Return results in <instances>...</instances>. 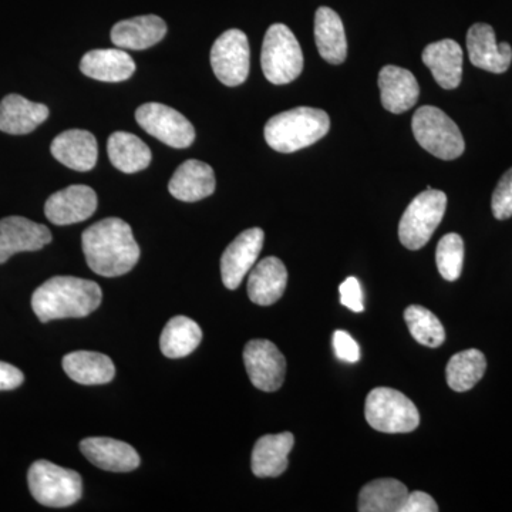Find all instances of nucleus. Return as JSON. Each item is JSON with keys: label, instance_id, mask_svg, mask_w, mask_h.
<instances>
[{"label": "nucleus", "instance_id": "f257e3e1", "mask_svg": "<svg viewBox=\"0 0 512 512\" xmlns=\"http://www.w3.org/2000/svg\"><path fill=\"white\" fill-rule=\"evenodd\" d=\"M82 247L87 265L104 278L128 274L140 259L133 231L120 218H106L87 228L82 235Z\"/></svg>", "mask_w": 512, "mask_h": 512}, {"label": "nucleus", "instance_id": "f03ea898", "mask_svg": "<svg viewBox=\"0 0 512 512\" xmlns=\"http://www.w3.org/2000/svg\"><path fill=\"white\" fill-rule=\"evenodd\" d=\"M103 292L96 282L74 276H55L39 286L32 296V308L40 322L84 318L99 308Z\"/></svg>", "mask_w": 512, "mask_h": 512}, {"label": "nucleus", "instance_id": "7ed1b4c3", "mask_svg": "<svg viewBox=\"0 0 512 512\" xmlns=\"http://www.w3.org/2000/svg\"><path fill=\"white\" fill-rule=\"evenodd\" d=\"M328 113L313 107H298L276 114L265 126V140L278 153H295L318 143L328 134Z\"/></svg>", "mask_w": 512, "mask_h": 512}, {"label": "nucleus", "instance_id": "20e7f679", "mask_svg": "<svg viewBox=\"0 0 512 512\" xmlns=\"http://www.w3.org/2000/svg\"><path fill=\"white\" fill-rule=\"evenodd\" d=\"M412 128L417 143L440 160H456L463 156V134L443 110L423 106L414 113Z\"/></svg>", "mask_w": 512, "mask_h": 512}, {"label": "nucleus", "instance_id": "39448f33", "mask_svg": "<svg viewBox=\"0 0 512 512\" xmlns=\"http://www.w3.org/2000/svg\"><path fill=\"white\" fill-rule=\"evenodd\" d=\"M28 483L33 498L45 507H70L83 494V481L79 473L47 460L35 461L30 466Z\"/></svg>", "mask_w": 512, "mask_h": 512}, {"label": "nucleus", "instance_id": "423d86ee", "mask_svg": "<svg viewBox=\"0 0 512 512\" xmlns=\"http://www.w3.org/2000/svg\"><path fill=\"white\" fill-rule=\"evenodd\" d=\"M365 416L370 427L380 433H412L420 424V413L412 400L390 387H377L369 393Z\"/></svg>", "mask_w": 512, "mask_h": 512}, {"label": "nucleus", "instance_id": "0eeeda50", "mask_svg": "<svg viewBox=\"0 0 512 512\" xmlns=\"http://www.w3.org/2000/svg\"><path fill=\"white\" fill-rule=\"evenodd\" d=\"M261 64L266 79L278 86L291 83L301 76L303 70L301 45L288 26L275 23L266 30Z\"/></svg>", "mask_w": 512, "mask_h": 512}, {"label": "nucleus", "instance_id": "6e6552de", "mask_svg": "<svg viewBox=\"0 0 512 512\" xmlns=\"http://www.w3.org/2000/svg\"><path fill=\"white\" fill-rule=\"evenodd\" d=\"M446 208L447 195L443 191L431 190L429 187L417 195L400 220L399 238L404 247L410 251L426 247L443 221Z\"/></svg>", "mask_w": 512, "mask_h": 512}, {"label": "nucleus", "instance_id": "1a4fd4ad", "mask_svg": "<svg viewBox=\"0 0 512 512\" xmlns=\"http://www.w3.org/2000/svg\"><path fill=\"white\" fill-rule=\"evenodd\" d=\"M211 66L215 76L225 86L235 87L244 83L251 66L247 35L238 29L222 33L212 45Z\"/></svg>", "mask_w": 512, "mask_h": 512}, {"label": "nucleus", "instance_id": "9d476101", "mask_svg": "<svg viewBox=\"0 0 512 512\" xmlns=\"http://www.w3.org/2000/svg\"><path fill=\"white\" fill-rule=\"evenodd\" d=\"M136 120L146 133L173 148L190 147L195 140L194 126L173 107L146 103L138 107Z\"/></svg>", "mask_w": 512, "mask_h": 512}, {"label": "nucleus", "instance_id": "9b49d317", "mask_svg": "<svg viewBox=\"0 0 512 512\" xmlns=\"http://www.w3.org/2000/svg\"><path fill=\"white\" fill-rule=\"evenodd\" d=\"M244 363L249 380L262 392H276L284 384L286 373L285 356L274 343L255 339L244 349Z\"/></svg>", "mask_w": 512, "mask_h": 512}, {"label": "nucleus", "instance_id": "f8f14e48", "mask_svg": "<svg viewBox=\"0 0 512 512\" xmlns=\"http://www.w3.org/2000/svg\"><path fill=\"white\" fill-rule=\"evenodd\" d=\"M264 231L261 228H249L239 234L221 258V276L225 288L235 291L245 276L254 268L256 259L264 247Z\"/></svg>", "mask_w": 512, "mask_h": 512}, {"label": "nucleus", "instance_id": "ddd939ff", "mask_svg": "<svg viewBox=\"0 0 512 512\" xmlns=\"http://www.w3.org/2000/svg\"><path fill=\"white\" fill-rule=\"evenodd\" d=\"M97 210V194L87 185H70L50 195L45 204L47 220L55 225H72L89 220Z\"/></svg>", "mask_w": 512, "mask_h": 512}, {"label": "nucleus", "instance_id": "4468645a", "mask_svg": "<svg viewBox=\"0 0 512 512\" xmlns=\"http://www.w3.org/2000/svg\"><path fill=\"white\" fill-rule=\"evenodd\" d=\"M52 242V232L46 225L23 217L0 220V264L19 252L39 251Z\"/></svg>", "mask_w": 512, "mask_h": 512}, {"label": "nucleus", "instance_id": "2eb2a0df", "mask_svg": "<svg viewBox=\"0 0 512 512\" xmlns=\"http://www.w3.org/2000/svg\"><path fill=\"white\" fill-rule=\"evenodd\" d=\"M470 62L485 72L504 73L512 62V49L508 43L498 45L494 29L485 23H476L467 33Z\"/></svg>", "mask_w": 512, "mask_h": 512}, {"label": "nucleus", "instance_id": "dca6fc26", "mask_svg": "<svg viewBox=\"0 0 512 512\" xmlns=\"http://www.w3.org/2000/svg\"><path fill=\"white\" fill-rule=\"evenodd\" d=\"M84 457L111 473H130L140 466V456L130 444L109 437H89L80 443Z\"/></svg>", "mask_w": 512, "mask_h": 512}, {"label": "nucleus", "instance_id": "f3484780", "mask_svg": "<svg viewBox=\"0 0 512 512\" xmlns=\"http://www.w3.org/2000/svg\"><path fill=\"white\" fill-rule=\"evenodd\" d=\"M50 151L59 163L82 173L93 170L99 157L96 137L90 131L79 128L59 134L53 140Z\"/></svg>", "mask_w": 512, "mask_h": 512}, {"label": "nucleus", "instance_id": "a211bd4d", "mask_svg": "<svg viewBox=\"0 0 512 512\" xmlns=\"http://www.w3.org/2000/svg\"><path fill=\"white\" fill-rule=\"evenodd\" d=\"M288 285V271L284 262L268 256L254 265L248 278V296L256 305H274L284 296Z\"/></svg>", "mask_w": 512, "mask_h": 512}, {"label": "nucleus", "instance_id": "6ab92c4d", "mask_svg": "<svg viewBox=\"0 0 512 512\" xmlns=\"http://www.w3.org/2000/svg\"><path fill=\"white\" fill-rule=\"evenodd\" d=\"M379 89L384 109L393 114L412 109L420 96L416 77L403 67L384 66L379 74Z\"/></svg>", "mask_w": 512, "mask_h": 512}, {"label": "nucleus", "instance_id": "aec40b11", "mask_svg": "<svg viewBox=\"0 0 512 512\" xmlns=\"http://www.w3.org/2000/svg\"><path fill=\"white\" fill-rule=\"evenodd\" d=\"M217 181L211 165L200 160H187L175 170L168 191L177 200L197 202L214 194Z\"/></svg>", "mask_w": 512, "mask_h": 512}, {"label": "nucleus", "instance_id": "412c9836", "mask_svg": "<svg viewBox=\"0 0 512 512\" xmlns=\"http://www.w3.org/2000/svg\"><path fill=\"white\" fill-rule=\"evenodd\" d=\"M421 59L440 87L453 90L460 86L463 77V49L456 40L444 39L431 43L424 49Z\"/></svg>", "mask_w": 512, "mask_h": 512}, {"label": "nucleus", "instance_id": "4be33fe9", "mask_svg": "<svg viewBox=\"0 0 512 512\" xmlns=\"http://www.w3.org/2000/svg\"><path fill=\"white\" fill-rule=\"evenodd\" d=\"M167 35V23L156 15L121 20L111 29V42L124 50H144Z\"/></svg>", "mask_w": 512, "mask_h": 512}, {"label": "nucleus", "instance_id": "5701e85b", "mask_svg": "<svg viewBox=\"0 0 512 512\" xmlns=\"http://www.w3.org/2000/svg\"><path fill=\"white\" fill-rule=\"evenodd\" d=\"M49 117L45 104L33 103L19 94H8L0 101V131L23 136L32 133Z\"/></svg>", "mask_w": 512, "mask_h": 512}, {"label": "nucleus", "instance_id": "b1692460", "mask_svg": "<svg viewBox=\"0 0 512 512\" xmlns=\"http://www.w3.org/2000/svg\"><path fill=\"white\" fill-rule=\"evenodd\" d=\"M84 76L100 82L119 83L136 72L133 57L123 49H97L86 53L80 62Z\"/></svg>", "mask_w": 512, "mask_h": 512}, {"label": "nucleus", "instance_id": "393cba45", "mask_svg": "<svg viewBox=\"0 0 512 512\" xmlns=\"http://www.w3.org/2000/svg\"><path fill=\"white\" fill-rule=\"evenodd\" d=\"M295 444L292 433L268 434L256 441L251 467L256 477H279L288 468V456Z\"/></svg>", "mask_w": 512, "mask_h": 512}, {"label": "nucleus", "instance_id": "a878e982", "mask_svg": "<svg viewBox=\"0 0 512 512\" xmlns=\"http://www.w3.org/2000/svg\"><path fill=\"white\" fill-rule=\"evenodd\" d=\"M315 42L319 55L330 64H342L348 56V40L342 19L335 10L322 6L315 15Z\"/></svg>", "mask_w": 512, "mask_h": 512}, {"label": "nucleus", "instance_id": "bb28decb", "mask_svg": "<svg viewBox=\"0 0 512 512\" xmlns=\"http://www.w3.org/2000/svg\"><path fill=\"white\" fill-rule=\"evenodd\" d=\"M63 369L74 382L86 386L110 383L116 376V367L109 356L87 350L64 356Z\"/></svg>", "mask_w": 512, "mask_h": 512}, {"label": "nucleus", "instance_id": "cd10ccee", "mask_svg": "<svg viewBox=\"0 0 512 512\" xmlns=\"http://www.w3.org/2000/svg\"><path fill=\"white\" fill-rule=\"evenodd\" d=\"M111 164L126 174L146 170L151 163V151L143 140L126 131L111 134L107 143Z\"/></svg>", "mask_w": 512, "mask_h": 512}, {"label": "nucleus", "instance_id": "c85d7f7f", "mask_svg": "<svg viewBox=\"0 0 512 512\" xmlns=\"http://www.w3.org/2000/svg\"><path fill=\"white\" fill-rule=\"evenodd\" d=\"M409 490L394 478L370 481L359 495L360 512H400Z\"/></svg>", "mask_w": 512, "mask_h": 512}, {"label": "nucleus", "instance_id": "c756f323", "mask_svg": "<svg viewBox=\"0 0 512 512\" xmlns=\"http://www.w3.org/2000/svg\"><path fill=\"white\" fill-rule=\"evenodd\" d=\"M202 330L187 316H175L161 333L160 348L164 356L181 359L191 355L200 346Z\"/></svg>", "mask_w": 512, "mask_h": 512}, {"label": "nucleus", "instance_id": "7c9ffc66", "mask_svg": "<svg viewBox=\"0 0 512 512\" xmlns=\"http://www.w3.org/2000/svg\"><path fill=\"white\" fill-rule=\"evenodd\" d=\"M487 370L484 353L478 349L463 350L451 357L446 369L448 386L454 392H467L473 389Z\"/></svg>", "mask_w": 512, "mask_h": 512}, {"label": "nucleus", "instance_id": "2f4dec72", "mask_svg": "<svg viewBox=\"0 0 512 512\" xmlns=\"http://www.w3.org/2000/svg\"><path fill=\"white\" fill-rule=\"evenodd\" d=\"M404 320H406L410 335L420 345L427 346V348H439L446 340V330L441 325L439 318L423 306H409L404 311Z\"/></svg>", "mask_w": 512, "mask_h": 512}, {"label": "nucleus", "instance_id": "473e14b6", "mask_svg": "<svg viewBox=\"0 0 512 512\" xmlns=\"http://www.w3.org/2000/svg\"><path fill=\"white\" fill-rule=\"evenodd\" d=\"M437 268L446 281H457L463 272L464 241L458 234H447L440 239L436 251Z\"/></svg>", "mask_w": 512, "mask_h": 512}, {"label": "nucleus", "instance_id": "72a5a7b5", "mask_svg": "<svg viewBox=\"0 0 512 512\" xmlns=\"http://www.w3.org/2000/svg\"><path fill=\"white\" fill-rule=\"evenodd\" d=\"M491 210L497 220L504 221L512 217V168L498 181L491 200Z\"/></svg>", "mask_w": 512, "mask_h": 512}, {"label": "nucleus", "instance_id": "f704fd0d", "mask_svg": "<svg viewBox=\"0 0 512 512\" xmlns=\"http://www.w3.org/2000/svg\"><path fill=\"white\" fill-rule=\"evenodd\" d=\"M333 350L343 362L356 363L360 359V348L355 339L345 330H336L332 338Z\"/></svg>", "mask_w": 512, "mask_h": 512}, {"label": "nucleus", "instance_id": "c9c22d12", "mask_svg": "<svg viewBox=\"0 0 512 512\" xmlns=\"http://www.w3.org/2000/svg\"><path fill=\"white\" fill-rule=\"evenodd\" d=\"M340 303L349 311L360 313L365 311V303H363L362 285L356 278L350 276L342 285L339 286Z\"/></svg>", "mask_w": 512, "mask_h": 512}, {"label": "nucleus", "instance_id": "e433bc0d", "mask_svg": "<svg viewBox=\"0 0 512 512\" xmlns=\"http://www.w3.org/2000/svg\"><path fill=\"white\" fill-rule=\"evenodd\" d=\"M437 511H439V507H437V503L433 500V497L429 494L421 493V491H414V493L407 494L402 510H400V512Z\"/></svg>", "mask_w": 512, "mask_h": 512}, {"label": "nucleus", "instance_id": "4c0bfd02", "mask_svg": "<svg viewBox=\"0 0 512 512\" xmlns=\"http://www.w3.org/2000/svg\"><path fill=\"white\" fill-rule=\"evenodd\" d=\"M23 380H25V376L18 367L0 362V392L18 389L19 386H22Z\"/></svg>", "mask_w": 512, "mask_h": 512}]
</instances>
